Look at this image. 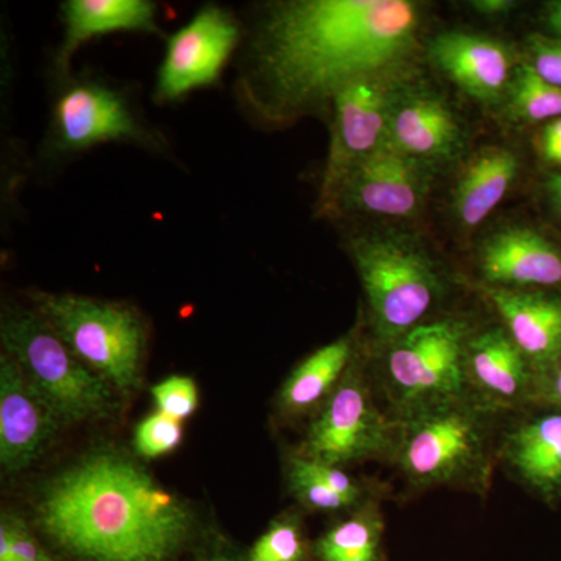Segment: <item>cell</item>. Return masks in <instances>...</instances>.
<instances>
[{"mask_svg": "<svg viewBox=\"0 0 561 561\" xmlns=\"http://www.w3.org/2000/svg\"><path fill=\"white\" fill-rule=\"evenodd\" d=\"M420 25L409 0L279 3L254 41L251 101L268 119H286L362 77L412 70Z\"/></svg>", "mask_w": 561, "mask_h": 561, "instance_id": "obj_1", "label": "cell"}, {"mask_svg": "<svg viewBox=\"0 0 561 561\" xmlns=\"http://www.w3.org/2000/svg\"><path fill=\"white\" fill-rule=\"evenodd\" d=\"M36 518L83 561H171L192 527L183 502L113 453L92 454L57 476L41 494Z\"/></svg>", "mask_w": 561, "mask_h": 561, "instance_id": "obj_2", "label": "cell"}, {"mask_svg": "<svg viewBox=\"0 0 561 561\" xmlns=\"http://www.w3.org/2000/svg\"><path fill=\"white\" fill-rule=\"evenodd\" d=\"M502 413L465 393L393 419L397 443L391 461L413 489L453 486L486 494L500 463Z\"/></svg>", "mask_w": 561, "mask_h": 561, "instance_id": "obj_3", "label": "cell"}, {"mask_svg": "<svg viewBox=\"0 0 561 561\" xmlns=\"http://www.w3.org/2000/svg\"><path fill=\"white\" fill-rule=\"evenodd\" d=\"M350 249L379 348L430 321L445 297L446 279L423 243L373 231L356 236Z\"/></svg>", "mask_w": 561, "mask_h": 561, "instance_id": "obj_4", "label": "cell"}, {"mask_svg": "<svg viewBox=\"0 0 561 561\" xmlns=\"http://www.w3.org/2000/svg\"><path fill=\"white\" fill-rule=\"evenodd\" d=\"M0 335L7 354L61 423L102 419L116 408L113 386L84 365L36 309H11L3 316Z\"/></svg>", "mask_w": 561, "mask_h": 561, "instance_id": "obj_5", "label": "cell"}, {"mask_svg": "<svg viewBox=\"0 0 561 561\" xmlns=\"http://www.w3.org/2000/svg\"><path fill=\"white\" fill-rule=\"evenodd\" d=\"M472 331L460 319L427 321L379 348V383L393 419L470 393L467 350Z\"/></svg>", "mask_w": 561, "mask_h": 561, "instance_id": "obj_6", "label": "cell"}, {"mask_svg": "<svg viewBox=\"0 0 561 561\" xmlns=\"http://www.w3.org/2000/svg\"><path fill=\"white\" fill-rule=\"evenodd\" d=\"M35 309L84 365L119 390L138 386L146 330L117 302L73 294H36Z\"/></svg>", "mask_w": 561, "mask_h": 561, "instance_id": "obj_7", "label": "cell"}, {"mask_svg": "<svg viewBox=\"0 0 561 561\" xmlns=\"http://www.w3.org/2000/svg\"><path fill=\"white\" fill-rule=\"evenodd\" d=\"M412 80V70L375 73L343 87L332 98L330 153L321 179L320 214L334 216L335 202L351 172L386 144L391 106Z\"/></svg>", "mask_w": 561, "mask_h": 561, "instance_id": "obj_8", "label": "cell"}, {"mask_svg": "<svg viewBox=\"0 0 561 561\" xmlns=\"http://www.w3.org/2000/svg\"><path fill=\"white\" fill-rule=\"evenodd\" d=\"M397 421L375 400L360 368L351 364L306 435L301 456L343 467L353 461L391 459Z\"/></svg>", "mask_w": 561, "mask_h": 561, "instance_id": "obj_9", "label": "cell"}, {"mask_svg": "<svg viewBox=\"0 0 561 561\" xmlns=\"http://www.w3.org/2000/svg\"><path fill=\"white\" fill-rule=\"evenodd\" d=\"M434 169L383 144L343 184L335 214L362 213L391 219L419 216L430 195Z\"/></svg>", "mask_w": 561, "mask_h": 561, "instance_id": "obj_10", "label": "cell"}, {"mask_svg": "<svg viewBox=\"0 0 561 561\" xmlns=\"http://www.w3.org/2000/svg\"><path fill=\"white\" fill-rule=\"evenodd\" d=\"M238 41V22L227 10L205 7L198 11L190 24L168 41L158 73V98L176 101L192 90L213 84Z\"/></svg>", "mask_w": 561, "mask_h": 561, "instance_id": "obj_11", "label": "cell"}, {"mask_svg": "<svg viewBox=\"0 0 561 561\" xmlns=\"http://www.w3.org/2000/svg\"><path fill=\"white\" fill-rule=\"evenodd\" d=\"M467 381L476 398L502 415L537 405V373L502 324L472 331Z\"/></svg>", "mask_w": 561, "mask_h": 561, "instance_id": "obj_12", "label": "cell"}, {"mask_svg": "<svg viewBox=\"0 0 561 561\" xmlns=\"http://www.w3.org/2000/svg\"><path fill=\"white\" fill-rule=\"evenodd\" d=\"M386 144L437 171L460 153L463 131L451 106L437 92L411 80L391 106Z\"/></svg>", "mask_w": 561, "mask_h": 561, "instance_id": "obj_13", "label": "cell"}, {"mask_svg": "<svg viewBox=\"0 0 561 561\" xmlns=\"http://www.w3.org/2000/svg\"><path fill=\"white\" fill-rule=\"evenodd\" d=\"M61 420L9 354L0 365V461L7 472L31 467Z\"/></svg>", "mask_w": 561, "mask_h": 561, "instance_id": "obj_14", "label": "cell"}, {"mask_svg": "<svg viewBox=\"0 0 561 561\" xmlns=\"http://www.w3.org/2000/svg\"><path fill=\"white\" fill-rule=\"evenodd\" d=\"M54 131L58 147L79 151L114 140L147 139L119 92L94 81L70 84L55 105Z\"/></svg>", "mask_w": 561, "mask_h": 561, "instance_id": "obj_15", "label": "cell"}, {"mask_svg": "<svg viewBox=\"0 0 561 561\" xmlns=\"http://www.w3.org/2000/svg\"><path fill=\"white\" fill-rule=\"evenodd\" d=\"M483 286L538 290L561 286V250L534 228H502L476 256Z\"/></svg>", "mask_w": 561, "mask_h": 561, "instance_id": "obj_16", "label": "cell"}, {"mask_svg": "<svg viewBox=\"0 0 561 561\" xmlns=\"http://www.w3.org/2000/svg\"><path fill=\"white\" fill-rule=\"evenodd\" d=\"M431 61L456 87L482 103L500 102L515 73L512 50L501 41L470 32H443L430 46Z\"/></svg>", "mask_w": 561, "mask_h": 561, "instance_id": "obj_17", "label": "cell"}, {"mask_svg": "<svg viewBox=\"0 0 561 561\" xmlns=\"http://www.w3.org/2000/svg\"><path fill=\"white\" fill-rule=\"evenodd\" d=\"M500 463L540 500H561V409L537 413L502 432Z\"/></svg>", "mask_w": 561, "mask_h": 561, "instance_id": "obj_18", "label": "cell"}, {"mask_svg": "<svg viewBox=\"0 0 561 561\" xmlns=\"http://www.w3.org/2000/svg\"><path fill=\"white\" fill-rule=\"evenodd\" d=\"M481 291L540 379L561 357V297L483 284Z\"/></svg>", "mask_w": 561, "mask_h": 561, "instance_id": "obj_19", "label": "cell"}, {"mask_svg": "<svg viewBox=\"0 0 561 561\" xmlns=\"http://www.w3.org/2000/svg\"><path fill=\"white\" fill-rule=\"evenodd\" d=\"M519 172L515 151L486 146L476 151L453 191L454 219L470 231L483 224L511 192Z\"/></svg>", "mask_w": 561, "mask_h": 561, "instance_id": "obj_20", "label": "cell"}, {"mask_svg": "<svg viewBox=\"0 0 561 561\" xmlns=\"http://www.w3.org/2000/svg\"><path fill=\"white\" fill-rule=\"evenodd\" d=\"M62 61H68L77 47L95 36L121 31L160 32L154 3L147 0H69L62 3Z\"/></svg>", "mask_w": 561, "mask_h": 561, "instance_id": "obj_21", "label": "cell"}, {"mask_svg": "<svg viewBox=\"0 0 561 561\" xmlns=\"http://www.w3.org/2000/svg\"><path fill=\"white\" fill-rule=\"evenodd\" d=\"M354 360V341L351 335L323 346L301 362L279 393V409L287 415H301L327 402L337 389Z\"/></svg>", "mask_w": 561, "mask_h": 561, "instance_id": "obj_22", "label": "cell"}, {"mask_svg": "<svg viewBox=\"0 0 561 561\" xmlns=\"http://www.w3.org/2000/svg\"><path fill=\"white\" fill-rule=\"evenodd\" d=\"M291 493L305 507L321 512L346 511L370 502L368 491L341 467L295 456L289 465Z\"/></svg>", "mask_w": 561, "mask_h": 561, "instance_id": "obj_23", "label": "cell"}, {"mask_svg": "<svg viewBox=\"0 0 561 561\" xmlns=\"http://www.w3.org/2000/svg\"><path fill=\"white\" fill-rule=\"evenodd\" d=\"M383 518L376 502H367L351 518L328 530L317 541L321 561H379Z\"/></svg>", "mask_w": 561, "mask_h": 561, "instance_id": "obj_24", "label": "cell"}, {"mask_svg": "<svg viewBox=\"0 0 561 561\" xmlns=\"http://www.w3.org/2000/svg\"><path fill=\"white\" fill-rule=\"evenodd\" d=\"M507 95L508 111L516 121L542 122L561 117V88L542 80L527 62L516 66Z\"/></svg>", "mask_w": 561, "mask_h": 561, "instance_id": "obj_25", "label": "cell"}, {"mask_svg": "<svg viewBox=\"0 0 561 561\" xmlns=\"http://www.w3.org/2000/svg\"><path fill=\"white\" fill-rule=\"evenodd\" d=\"M306 542L294 519H280L256 541L249 561H305Z\"/></svg>", "mask_w": 561, "mask_h": 561, "instance_id": "obj_26", "label": "cell"}, {"mask_svg": "<svg viewBox=\"0 0 561 561\" xmlns=\"http://www.w3.org/2000/svg\"><path fill=\"white\" fill-rule=\"evenodd\" d=\"M181 440H183V427L180 421L162 412L147 416L139 424L135 435L136 449L147 459L172 453Z\"/></svg>", "mask_w": 561, "mask_h": 561, "instance_id": "obj_27", "label": "cell"}, {"mask_svg": "<svg viewBox=\"0 0 561 561\" xmlns=\"http://www.w3.org/2000/svg\"><path fill=\"white\" fill-rule=\"evenodd\" d=\"M160 412L175 420H184L197 411L198 391L195 382L184 376L164 379L151 390Z\"/></svg>", "mask_w": 561, "mask_h": 561, "instance_id": "obj_28", "label": "cell"}, {"mask_svg": "<svg viewBox=\"0 0 561 561\" xmlns=\"http://www.w3.org/2000/svg\"><path fill=\"white\" fill-rule=\"evenodd\" d=\"M530 66L542 80L561 88V39L535 35L529 39Z\"/></svg>", "mask_w": 561, "mask_h": 561, "instance_id": "obj_29", "label": "cell"}, {"mask_svg": "<svg viewBox=\"0 0 561 561\" xmlns=\"http://www.w3.org/2000/svg\"><path fill=\"white\" fill-rule=\"evenodd\" d=\"M11 534H13V551L16 561H51L47 552L41 548L38 541L32 537L27 527L20 522H11Z\"/></svg>", "mask_w": 561, "mask_h": 561, "instance_id": "obj_30", "label": "cell"}, {"mask_svg": "<svg viewBox=\"0 0 561 561\" xmlns=\"http://www.w3.org/2000/svg\"><path fill=\"white\" fill-rule=\"evenodd\" d=\"M537 405L561 409V357L538 379Z\"/></svg>", "mask_w": 561, "mask_h": 561, "instance_id": "obj_31", "label": "cell"}, {"mask_svg": "<svg viewBox=\"0 0 561 561\" xmlns=\"http://www.w3.org/2000/svg\"><path fill=\"white\" fill-rule=\"evenodd\" d=\"M541 151L546 160L561 164V117L552 121L542 131Z\"/></svg>", "mask_w": 561, "mask_h": 561, "instance_id": "obj_32", "label": "cell"}, {"mask_svg": "<svg viewBox=\"0 0 561 561\" xmlns=\"http://www.w3.org/2000/svg\"><path fill=\"white\" fill-rule=\"evenodd\" d=\"M472 9L485 14H502L515 9L516 3L511 0H479L471 3Z\"/></svg>", "mask_w": 561, "mask_h": 561, "instance_id": "obj_33", "label": "cell"}, {"mask_svg": "<svg viewBox=\"0 0 561 561\" xmlns=\"http://www.w3.org/2000/svg\"><path fill=\"white\" fill-rule=\"evenodd\" d=\"M0 561L14 560L13 534H11L10 519L3 518L0 526Z\"/></svg>", "mask_w": 561, "mask_h": 561, "instance_id": "obj_34", "label": "cell"}, {"mask_svg": "<svg viewBox=\"0 0 561 561\" xmlns=\"http://www.w3.org/2000/svg\"><path fill=\"white\" fill-rule=\"evenodd\" d=\"M546 21H548L549 28L556 33L557 38L561 39V0L549 3Z\"/></svg>", "mask_w": 561, "mask_h": 561, "instance_id": "obj_35", "label": "cell"}, {"mask_svg": "<svg viewBox=\"0 0 561 561\" xmlns=\"http://www.w3.org/2000/svg\"><path fill=\"white\" fill-rule=\"evenodd\" d=\"M548 191L551 194L553 205L559 208L561 213V173H556L548 181Z\"/></svg>", "mask_w": 561, "mask_h": 561, "instance_id": "obj_36", "label": "cell"}, {"mask_svg": "<svg viewBox=\"0 0 561 561\" xmlns=\"http://www.w3.org/2000/svg\"><path fill=\"white\" fill-rule=\"evenodd\" d=\"M208 561H238V560L230 559V557L216 556V557H213V559H210Z\"/></svg>", "mask_w": 561, "mask_h": 561, "instance_id": "obj_37", "label": "cell"}]
</instances>
